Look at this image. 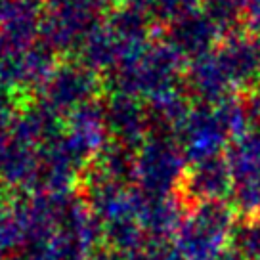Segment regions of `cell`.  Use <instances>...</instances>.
Instances as JSON below:
<instances>
[{
	"mask_svg": "<svg viewBox=\"0 0 260 260\" xmlns=\"http://www.w3.org/2000/svg\"><path fill=\"white\" fill-rule=\"evenodd\" d=\"M234 245L237 247L239 256H251V258H260V218H254L247 222L239 234L234 236Z\"/></svg>",
	"mask_w": 260,
	"mask_h": 260,
	"instance_id": "6da1fadb",
	"label": "cell"
}]
</instances>
